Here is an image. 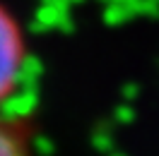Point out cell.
<instances>
[{"instance_id": "cell-2", "label": "cell", "mask_w": 159, "mask_h": 156, "mask_svg": "<svg viewBox=\"0 0 159 156\" xmlns=\"http://www.w3.org/2000/svg\"><path fill=\"white\" fill-rule=\"evenodd\" d=\"M27 132L15 123L0 120V156H29Z\"/></svg>"}, {"instance_id": "cell-1", "label": "cell", "mask_w": 159, "mask_h": 156, "mask_svg": "<svg viewBox=\"0 0 159 156\" xmlns=\"http://www.w3.org/2000/svg\"><path fill=\"white\" fill-rule=\"evenodd\" d=\"M27 63V39L20 20L0 2V106L15 91Z\"/></svg>"}]
</instances>
